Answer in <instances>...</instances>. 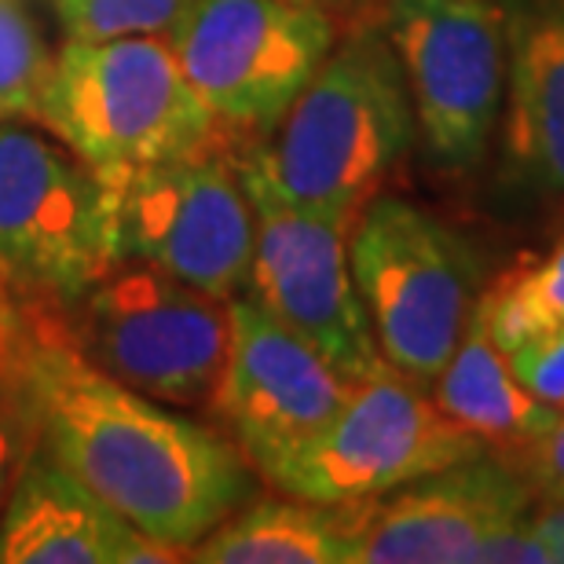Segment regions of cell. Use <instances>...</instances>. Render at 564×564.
I'll list each match as a JSON object with an SVG mask.
<instances>
[{
    "instance_id": "6da1fadb",
    "label": "cell",
    "mask_w": 564,
    "mask_h": 564,
    "mask_svg": "<svg viewBox=\"0 0 564 564\" xmlns=\"http://www.w3.org/2000/svg\"><path fill=\"white\" fill-rule=\"evenodd\" d=\"M22 370L41 447L184 561L257 495V469L220 429L88 364L63 323L22 315Z\"/></svg>"
},
{
    "instance_id": "7a4b0ae2",
    "label": "cell",
    "mask_w": 564,
    "mask_h": 564,
    "mask_svg": "<svg viewBox=\"0 0 564 564\" xmlns=\"http://www.w3.org/2000/svg\"><path fill=\"white\" fill-rule=\"evenodd\" d=\"M414 110L381 26H359L315 70L286 118L235 158L239 173L297 209L352 228L414 143Z\"/></svg>"
},
{
    "instance_id": "3957f363",
    "label": "cell",
    "mask_w": 564,
    "mask_h": 564,
    "mask_svg": "<svg viewBox=\"0 0 564 564\" xmlns=\"http://www.w3.org/2000/svg\"><path fill=\"white\" fill-rule=\"evenodd\" d=\"M37 121L107 180L195 154L220 132L180 70L165 33L66 37Z\"/></svg>"
},
{
    "instance_id": "277c9868",
    "label": "cell",
    "mask_w": 564,
    "mask_h": 564,
    "mask_svg": "<svg viewBox=\"0 0 564 564\" xmlns=\"http://www.w3.org/2000/svg\"><path fill=\"white\" fill-rule=\"evenodd\" d=\"M348 264L392 370L433 389L480 297V257L408 198L375 195L348 228Z\"/></svg>"
},
{
    "instance_id": "5b68a950",
    "label": "cell",
    "mask_w": 564,
    "mask_h": 564,
    "mask_svg": "<svg viewBox=\"0 0 564 564\" xmlns=\"http://www.w3.org/2000/svg\"><path fill=\"white\" fill-rule=\"evenodd\" d=\"M63 330L88 364L169 408H209L231 345V301L143 261H118L74 304Z\"/></svg>"
},
{
    "instance_id": "8992f818",
    "label": "cell",
    "mask_w": 564,
    "mask_h": 564,
    "mask_svg": "<svg viewBox=\"0 0 564 564\" xmlns=\"http://www.w3.org/2000/svg\"><path fill=\"white\" fill-rule=\"evenodd\" d=\"M121 261L118 198L59 140L0 121V279L44 304H74Z\"/></svg>"
},
{
    "instance_id": "52a82bcc",
    "label": "cell",
    "mask_w": 564,
    "mask_h": 564,
    "mask_svg": "<svg viewBox=\"0 0 564 564\" xmlns=\"http://www.w3.org/2000/svg\"><path fill=\"white\" fill-rule=\"evenodd\" d=\"M165 41L217 129L264 140L334 52L337 19L297 0H187Z\"/></svg>"
},
{
    "instance_id": "ba28073f",
    "label": "cell",
    "mask_w": 564,
    "mask_h": 564,
    "mask_svg": "<svg viewBox=\"0 0 564 564\" xmlns=\"http://www.w3.org/2000/svg\"><path fill=\"white\" fill-rule=\"evenodd\" d=\"M484 451L491 447L451 422L433 392L386 364L356 381L334 419L264 480L308 502H370Z\"/></svg>"
},
{
    "instance_id": "9c48e42d",
    "label": "cell",
    "mask_w": 564,
    "mask_h": 564,
    "mask_svg": "<svg viewBox=\"0 0 564 564\" xmlns=\"http://www.w3.org/2000/svg\"><path fill=\"white\" fill-rule=\"evenodd\" d=\"M381 30L408 85L414 129L447 173L488 154L506 99V15L499 0H386Z\"/></svg>"
},
{
    "instance_id": "30bf717a",
    "label": "cell",
    "mask_w": 564,
    "mask_h": 564,
    "mask_svg": "<svg viewBox=\"0 0 564 564\" xmlns=\"http://www.w3.org/2000/svg\"><path fill=\"white\" fill-rule=\"evenodd\" d=\"M107 184L118 198L121 261L162 268L220 301L246 293L257 224L235 158L209 143L173 162L110 176Z\"/></svg>"
},
{
    "instance_id": "8fae6325",
    "label": "cell",
    "mask_w": 564,
    "mask_h": 564,
    "mask_svg": "<svg viewBox=\"0 0 564 564\" xmlns=\"http://www.w3.org/2000/svg\"><path fill=\"white\" fill-rule=\"evenodd\" d=\"M242 187L257 224L246 293L348 381H364L386 367L348 264L345 224L290 206L246 176Z\"/></svg>"
},
{
    "instance_id": "7c38bea8",
    "label": "cell",
    "mask_w": 564,
    "mask_h": 564,
    "mask_svg": "<svg viewBox=\"0 0 564 564\" xmlns=\"http://www.w3.org/2000/svg\"><path fill=\"white\" fill-rule=\"evenodd\" d=\"M352 386L261 301H231V345L209 411L261 480L334 419Z\"/></svg>"
},
{
    "instance_id": "4fadbf2b",
    "label": "cell",
    "mask_w": 564,
    "mask_h": 564,
    "mask_svg": "<svg viewBox=\"0 0 564 564\" xmlns=\"http://www.w3.org/2000/svg\"><path fill=\"white\" fill-rule=\"evenodd\" d=\"M532 506L524 473L484 451L370 499L348 564H469L484 535Z\"/></svg>"
},
{
    "instance_id": "5bb4252c",
    "label": "cell",
    "mask_w": 564,
    "mask_h": 564,
    "mask_svg": "<svg viewBox=\"0 0 564 564\" xmlns=\"http://www.w3.org/2000/svg\"><path fill=\"white\" fill-rule=\"evenodd\" d=\"M184 561L132 528L37 444L0 513V564H169Z\"/></svg>"
},
{
    "instance_id": "9a60e30c",
    "label": "cell",
    "mask_w": 564,
    "mask_h": 564,
    "mask_svg": "<svg viewBox=\"0 0 564 564\" xmlns=\"http://www.w3.org/2000/svg\"><path fill=\"white\" fill-rule=\"evenodd\" d=\"M506 15V154L564 195V0H499Z\"/></svg>"
},
{
    "instance_id": "2e32d148",
    "label": "cell",
    "mask_w": 564,
    "mask_h": 564,
    "mask_svg": "<svg viewBox=\"0 0 564 564\" xmlns=\"http://www.w3.org/2000/svg\"><path fill=\"white\" fill-rule=\"evenodd\" d=\"M367 502H308L261 495L191 550L195 564H348Z\"/></svg>"
},
{
    "instance_id": "e0dca14e",
    "label": "cell",
    "mask_w": 564,
    "mask_h": 564,
    "mask_svg": "<svg viewBox=\"0 0 564 564\" xmlns=\"http://www.w3.org/2000/svg\"><path fill=\"white\" fill-rule=\"evenodd\" d=\"M429 392L451 422L469 429L480 444H488L499 455L532 444L561 419V411L539 403L517 381L510 356L491 341L477 315L462 330L455 352Z\"/></svg>"
},
{
    "instance_id": "ac0fdd59",
    "label": "cell",
    "mask_w": 564,
    "mask_h": 564,
    "mask_svg": "<svg viewBox=\"0 0 564 564\" xmlns=\"http://www.w3.org/2000/svg\"><path fill=\"white\" fill-rule=\"evenodd\" d=\"M473 315L502 352L564 326V235L546 253L521 257L491 286H484Z\"/></svg>"
},
{
    "instance_id": "d6986e66",
    "label": "cell",
    "mask_w": 564,
    "mask_h": 564,
    "mask_svg": "<svg viewBox=\"0 0 564 564\" xmlns=\"http://www.w3.org/2000/svg\"><path fill=\"white\" fill-rule=\"evenodd\" d=\"M55 55L22 0H0V121L37 118Z\"/></svg>"
},
{
    "instance_id": "ffe728a7",
    "label": "cell",
    "mask_w": 564,
    "mask_h": 564,
    "mask_svg": "<svg viewBox=\"0 0 564 564\" xmlns=\"http://www.w3.org/2000/svg\"><path fill=\"white\" fill-rule=\"evenodd\" d=\"M37 414H33L26 370H22V323L19 330L0 341V513L8 495L15 488L19 473L26 469L30 455L37 451Z\"/></svg>"
},
{
    "instance_id": "44dd1931",
    "label": "cell",
    "mask_w": 564,
    "mask_h": 564,
    "mask_svg": "<svg viewBox=\"0 0 564 564\" xmlns=\"http://www.w3.org/2000/svg\"><path fill=\"white\" fill-rule=\"evenodd\" d=\"M66 37L107 41L132 33H165L187 0H52Z\"/></svg>"
},
{
    "instance_id": "7402d4cb",
    "label": "cell",
    "mask_w": 564,
    "mask_h": 564,
    "mask_svg": "<svg viewBox=\"0 0 564 564\" xmlns=\"http://www.w3.org/2000/svg\"><path fill=\"white\" fill-rule=\"evenodd\" d=\"M506 356H510L517 381L539 403L564 414V326L528 337V341L510 348Z\"/></svg>"
},
{
    "instance_id": "603a6c76",
    "label": "cell",
    "mask_w": 564,
    "mask_h": 564,
    "mask_svg": "<svg viewBox=\"0 0 564 564\" xmlns=\"http://www.w3.org/2000/svg\"><path fill=\"white\" fill-rule=\"evenodd\" d=\"M524 473L528 484L535 488V499H561L564 495V414L546 429L543 436H535L532 444L502 455Z\"/></svg>"
},
{
    "instance_id": "cb8c5ba5",
    "label": "cell",
    "mask_w": 564,
    "mask_h": 564,
    "mask_svg": "<svg viewBox=\"0 0 564 564\" xmlns=\"http://www.w3.org/2000/svg\"><path fill=\"white\" fill-rule=\"evenodd\" d=\"M469 564H550L546 546L539 543V535L528 524V513L517 521L495 528L480 539V546L473 550Z\"/></svg>"
},
{
    "instance_id": "d4e9b609",
    "label": "cell",
    "mask_w": 564,
    "mask_h": 564,
    "mask_svg": "<svg viewBox=\"0 0 564 564\" xmlns=\"http://www.w3.org/2000/svg\"><path fill=\"white\" fill-rule=\"evenodd\" d=\"M528 524L546 546L550 564H564V495L561 499H539V506L528 510Z\"/></svg>"
},
{
    "instance_id": "484cf974",
    "label": "cell",
    "mask_w": 564,
    "mask_h": 564,
    "mask_svg": "<svg viewBox=\"0 0 564 564\" xmlns=\"http://www.w3.org/2000/svg\"><path fill=\"white\" fill-rule=\"evenodd\" d=\"M19 323H22V312H19V304L11 301L8 282L0 279V341H8V337L19 330Z\"/></svg>"
},
{
    "instance_id": "4316f807",
    "label": "cell",
    "mask_w": 564,
    "mask_h": 564,
    "mask_svg": "<svg viewBox=\"0 0 564 564\" xmlns=\"http://www.w3.org/2000/svg\"><path fill=\"white\" fill-rule=\"evenodd\" d=\"M297 4H312V8H323L330 15H352V11L364 8V0H297Z\"/></svg>"
}]
</instances>
